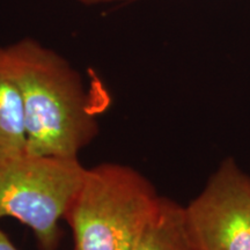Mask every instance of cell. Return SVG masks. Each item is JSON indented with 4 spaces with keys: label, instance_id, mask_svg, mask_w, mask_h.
<instances>
[{
    "label": "cell",
    "instance_id": "5",
    "mask_svg": "<svg viewBox=\"0 0 250 250\" xmlns=\"http://www.w3.org/2000/svg\"><path fill=\"white\" fill-rule=\"evenodd\" d=\"M26 152L23 105L9 71L5 48L0 46V160Z\"/></svg>",
    "mask_w": 250,
    "mask_h": 250
},
{
    "label": "cell",
    "instance_id": "3",
    "mask_svg": "<svg viewBox=\"0 0 250 250\" xmlns=\"http://www.w3.org/2000/svg\"><path fill=\"white\" fill-rule=\"evenodd\" d=\"M86 171L79 158L24 152L0 160V219H17L34 233L41 250H57L59 221Z\"/></svg>",
    "mask_w": 250,
    "mask_h": 250
},
{
    "label": "cell",
    "instance_id": "6",
    "mask_svg": "<svg viewBox=\"0 0 250 250\" xmlns=\"http://www.w3.org/2000/svg\"><path fill=\"white\" fill-rule=\"evenodd\" d=\"M136 250H198L188 228L184 206L161 196Z\"/></svg>",
    "mask_w": 250,
    "mask_h": 250
},
{
    "label": "cell",
    "instance_id": "4",
    "mask_svg": "<svg viewBox=\"0 0 250 250\" xmlns=\"http://www.w3.org/2000/svg\"><path fill=\"white\" fill-rule=\"evenodd\" d=\"M184 210L198 250H250V174L233 156L221 160Z\"/></svg>",
    "mask_w": 250,
    "mask_h": 250
},
{
    "label": "cell",
    "instance_id": "7",
    "mask_svg": "<svg viewBox=\"0 0 250 250\" xmlns=\"http://www.w3.org/2000/svg\"><path fill=\"white\" fill-rule=\"evenodd\" d=\"M0 250H19L9 239L7 233H5L1 228H0Z\"/></svg>",
    "mask_w": 250,
    "mask_h": 250
},
{
    "label": "cell",
    "instance_id": "2",
    "mask_svg": "<svg viewBox=\"0 0 250 250\" xmlns=\"http://www.w3.org/2000/svg\"><path fill=\"white\" fill-rule=\"evenodd\" d=\"M160 198L147 177L130 166L87 168L64 217L74 250H136Z\"/></svg>",
    "mask_w": 250,
    "mask_h": 250
},
{
    "label": "cell",
    "instance_id": "1",
    "mask_svg": "<svg viewBox=\"0 0 250 250\" xmlns=\"http://www.w3.org/2000/svg\"><path fill=\"white\" fill-rule=\"evenodd\" d=\"M4 48L22 99L26 152L79 158L99 133L79 72L35 39Z\"/></svg>",
    "mask_w": 250,
    "mask_h": 250
},
{
    "label": "cell",
    "instance_id": "8",
    "mask_svg": "<svg viewBox=\"0 0 250 250\" xmlns=\"http://www.w3.org/2000/svg\"><path fill=\"white\" fill-rule=\"evenodd\" d=\"M80 4L86 6H96V5H104L112 4V2H122V1H131V0H77Z\"/></svg>",
    "mask_w": 250,
    "mask_h": 250
}]
</instances>
